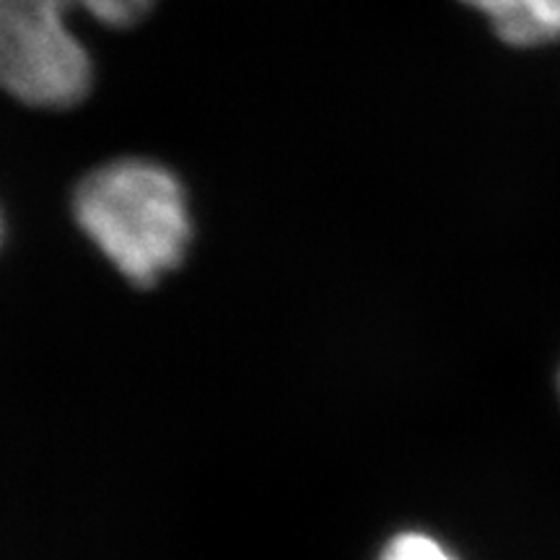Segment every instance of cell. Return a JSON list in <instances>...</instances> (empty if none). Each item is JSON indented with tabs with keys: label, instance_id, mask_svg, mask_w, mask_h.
<instances>
[{
	"label": "cell",
	"instance_id": "1",
	"mask_svg": "<svg viewBox=\"0 0 560 560\" xmlns=\"http://www.w3.org/2000/svg\"><path fill=\"white\" fill-rule=\"evenodd\" d=\"M73 213L91 244L136 285H153L179 268L192 240L185 187L145 159L91 172L75 190Z\"/></svg>",
	"mask_w": 560,
	"mask_h": 560
},
{
	"label": "cell",
	"instance_id": "5",
	"mask_svg": "<svg viewBox=\"0 0 560 560\" xmlns=\"http://www.w3.org/2000/svg\"><path fill=\"white\" fill-rule=\"evenodd\" d=\"M0 236H3V221H0Z\"/></svg>",
	"mask_w": 560,
	"mask_h": 560
},
{
	"label": "cell",
	"instance_id": "3",
	"mask_svg": "<svg viewBox=\"0 0 560 560\" xmlns=\"http://www.w3.org/2000/svg\"><path fill=\"white\" fill-rule=\"evenodd\" d=\"M488 19L493 32L514 47L560 42V0H462Z\"/></svg>",
	"mask_w": 560,
	"mask_h": 560
},
{
	"label": "cell",
	"instance_id": "4",
	"mask_svg": "<svg viewBox=\"0 0 560 560\" xmlns=\"http://www.w3.org/2000/svg\"><path fill=\"white\" fill-rule=\"evenodd\" d=\"M380 560H459L436 537L423 535V532H402L392 537L387 548L382 550Z\"/></svg>",
	"mask_w": 560,
	"mask_h": 560
},
{
	"label": "cell",
	"instance_id": "2",
	"mask_svg": "<svg viewBox=\"0 0 560 560\" xmlns=\"http://www.w3.org/2000/svg\"><path fill=\"white\" fill-rule=\"evenodd\" d=\"M153 0H0V89L42 109L86 100L94 66L68 16L86 11L109 26H130Z\"/></svg>",
	"mask_w": 560,
	"mask_h": 560
}]
</instances>
